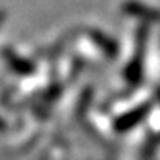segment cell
I'll use <instances>...</instances> for the list:
<instances>
[{"mask_svg": "<svg viewBox=\"0 0 160 160\" xmlns=\"http://www.w3.org/2000/svg\"><path fill=\"white\" fill-rule=\"evenodd\" d=\"M145 117V109H138V110H132L128 115H123L120 118L115 120V129L123 132V131H129L132 129L138 121H142V118Z\"/></svg>", "mask_w": 160, "mask_h": 160, "instance_id": "obj_1", "label": "cell"}, {"mask_svg": "<svg viewBox=\"0 0 160 160\" xmlns=\"http://www.w3.org/2000/svg\"><path fill=\"white\" fill-rule=\"evenodd\" d=\"M3 129H5V123L0 120V131H3Z\"/></svg>", "mask_w": 160, "mask_h": 160, "instance_id": "obj_2", "label": "cell"}]
</instances>
